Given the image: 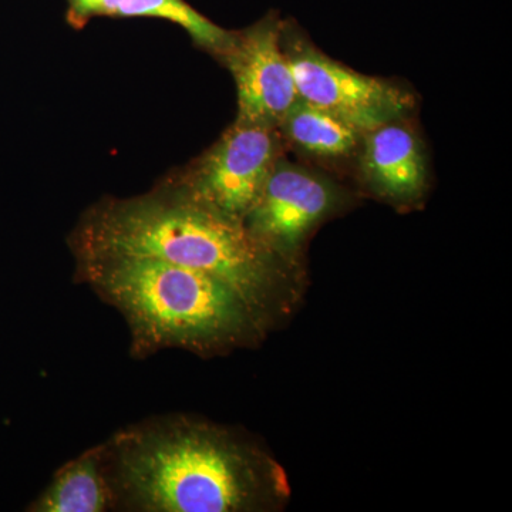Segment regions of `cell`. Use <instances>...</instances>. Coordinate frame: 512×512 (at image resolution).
Listing matches in <instances>:
<instances>
[{
    "label": "cell",
    "mask_w": 512,
    "mask_h": 512,
    "mask_svg": "<svg viewBox=\"0 0 512 512\" xmlns=\"http://www.w3.org/2000/svg\"><path fill=\"white\" fill-rule=\"evenodd\" d=\"M282 28L274 15L266 16L244 32H234L220 55L237 86V121L278 128L299 99Z\"/></svg>",
    "instance_id": "cell-6"
},
{
    "label": "cell",
    "mask_w": 512,
    "mask_h": 512,
    "mask_svg": "<svg viewBox=\"0 0 512 512\" xmlns=\"http://www.w3.org/2000/svg\"><path fill=\"white\" fill-rule=\"evenodd\" d=\"M359 164L370 190L386 200L404 204L416 201L426 190L423 146L402 120L363 134Z\"/></svg>",
    "instance_id": "cell-8"
},
{
    "label": "cell",
    "mask_w": 512,
    "mask_h": 512,
    "mask_svg": "<svg viewBox=\"0 0 512 512\" xmlns=\"http://www.w3.org/2000/svg\"><path fill=\"white\" fill-rule=\"evenodd\" d=\"M104 444L123 510L255 511L282 494L281 473L268 457L204 421L156 417Z\"/></svg>",
    "instance_id": "cell-1"
},
{
    "label": "cell",
    "mask_w": 512,
    "mask_h": 512,
    "mask_svg": "<svg viewBox=\"0 0 512 512\" xmlns=\"http://www.w3.org/2000/svg\"><path fill=\"white\" fill-rule=\"evenodd\" d=\"M274 130L237 121L173 190L227 217L244 221L278 160Z\"/></svg>",
    "instance_id": "cell-5"
},
{
    "label": "cell",
    "mask_w": 512,
    "mask_h": 512,
    "mask_svg": "<svg viewBox=\"0 0 512 512\" xmlns=\"http://www.w3.org/2000/svg\"><path fill=\"white\" fill-rule=\"evenodd\" d=\"M77 278L126 319L131 353L221 352L258 335L264 313L227 282L144 256L77 259Z\"/></svg>",
    "instance_id": "cell-3"
},
{
    "label": "cell",
    "mask_w": 512,
    "mask_h": 512,
    "mask_svg": "<svg viewBox=\"0 0 512 512\" xmlns=\"http://www.w3.org/2000/svg\"><path fill=\"white\" fill-rule=\"evenodd\" d=\"M339 198L338 188L326 178L278 158L244 224L264 247L285 259L335 210Z\"/></svg>",
    "instance_id": "cell-7"
},
{
    "label": "cell",
    "mask_w": 512,
    "mask_h": 512,
    "mask_svg": "<svg viewBox=\"0 0 512 512\" xmlns=\"http://www.w3.org/2000/svg\"><path fill=\"white\" fill-rule=\"evenodd\" d=\"M76 259L127 255L160 259L227 282L259 312L284 278L282 258L244 221L198 204L177 191L96 205L73 232Z\"/></svg>",
    "instance_id": "cell-2"
},
{
    "label": "cell",
    "mask_w": 512,
    "mask_h": 512,
    "mask_svg": "<svg viewBox=\"0 0 512 512\" xmlns=\"http://www.w3.org/2000/svg\"><path fill=\"white\" fill-rule=\"evenodd\" d=\"M119 510L106 444L90 448L64 464L30 511L106 512Z\"/></svg>",
    "instance_id": "cell-9"
},
{
    "label": "cell",
    "mask_w": 512,
    "mask_h": 512,
    "mask_svg": "<svg viewBox=\"0 0 512 512\" xmlns=\"http://www.w3.org/2000/svg\"><path fill=\"white\" fill-rule=\"evenodd\" d=\"M114 18H154L180 26L194 40L195 45L220 56L231 42L234 33L220 28L205 18L185 0H123Z\"/></svg>",
    "instance_id": "cell-11"
},
{
    "label": "cell",
    "mask_w": 512,
    "mask_h": 512,
    "mask_svg": "<svg viewBox=\"0 0 512 512\" xmlns=\"http://www.w3.org/2000/svg\"><path fill=\"white\" fill-rule=\"evenodd\" d=\"M299 99L335 114L360 133L403 120L414 100L402 87L357 73L320 53L301 37L284 33Z\"/></svg>",
    "instance_id": "cell-4"
},
{
    "label": "cell",
    "mask_w": 512,
    "mask_h": 512,
    "mask_svg": "<svg viewBox=\"0 0 512 512\" xmlns=\"http://www.w3.org/2000/svg\"><path fill=\"white\" fill-rule=\"evenodd\" d=\"M279 127L296 147L322 158L350 156L363 138L352 124L301 99L295 101Z\"/></svg>",
    "instance_id": "cell-10"
},
{
    "label": "cell",
    "mask_w": 512,
    "mask_h": 512,
    "mask_svg": "<svg viewBox=\"0 0 512 512\" xmlns=\"http://www.w3.org/2000/svg\"><path fill=\"white\" fill-rule=\"evenodd\" d=\"M121 2L123 0H66L67 19L70 25L83 28L93 18H114Z\"/></svg>",
    "instance_id": "cell-12"
}]
</instances>
